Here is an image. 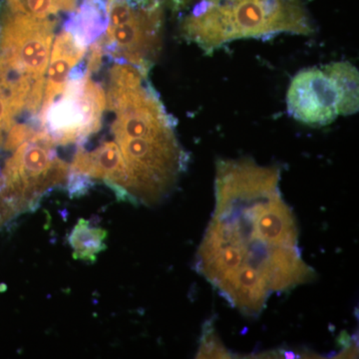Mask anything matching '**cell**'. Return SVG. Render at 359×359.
Listing matches in <instances>:
<instances>
[{
    "mask_svg": "<svg viewBox=\"0 0 359 359\" xmlns=\"http://www.w3.org/2000/svg\"><path fill=\"white\" fill-rule=\"evenodd\" d=\"M323 70L330 76L339 94V115H353L358 111V70L346 61L330 63Z\"/></svg>",
    "mask_w": 359,
    "mask_h": 359,
    "instance_id": "cell-11",
    "label": "cell"
},
{
    "mask_svg": "<svg viewBox=\"0 0 359 359\" xmlns=\"http://www.w3.org/2000/svg\"><path fill=\"white\" fill-rule=\"evenodd\" d=\"M9 221H11V218H9L8 212H7L6 205L0 198V228H2Z\"/></svg>",
    "mask_w": 359,
    "mask_h": 359,
    "instance_id": "cell-13",
    "label": "cell"
},
{
    "mask_svg": "<svg viewBox=\"0 0 359 359\" xmlns=\"http://www.w3.org/2000/svg\"><path fill=\"white\" fill-rule=\"evenodd\" d=\"M280 171L250 159L217 163L214 212L195 268L244 316L255 318L269 297L311 282L299 229L280 191Z\"/></svg>",
    "mask_w": 359,
    "mask_h": 359,
    "instance_id": "cell-1",
    "label": "cell"
},
{
    "mask_svg": "<svg viewBox=\"0 0 359 359\" xmlns=\"http://www.w3.org/2000/svg\"><path fill=\"white\" fill-rule=\"evenodd\" d=\"M106 238L107 231L91 226L87 219H80L68 238L73 250V257L94 263L98 255L107 248Z\"/></svg>",
    "mask_w": 359,
    "mask_h": 359,
    "instance_id": "cell-12",
    "label": "cell"
},
{
    "mask_svg": "<svg viewBox=\"0 0 359 359\" xmlns=\"http://www.w3.org/2000/svg\"><path fill=\"white\" fill-rule=\"evenodd\" d=\"M86 52L87 46L68 30L63 29L56 37L49 59V67H47L43 99L36 122L62 93L69 79L71 71L83 59Z\"/></svg>",
    "mask_w": 359,
    "mask_h": 359,
    "instance_id": "cell-10",
    "label": "cell"
},
{
    "mask_svg": "<svg viewBox=\"0 0 359 359\" xmlns=\"http://www.w3.org/2000/svg\"><path fill=\"white\" fill-rule=\"evenodd\" d=\"M146 74L128 63H116L106 108L114 112L111 131L128 171L133 204L154 205L173 191L188 156Z\"/></svg>",
    "mask_w": 359,
    "mask_h": 359,
    "instance_id": "cell-2",
    "label": "cell"
},
{
    "mask_svg": "<svg viewBox=\"0 0 359 359\" xmlns=\"http://www.w3.org/2000/svg\"><path fill=\"white\" fill-rule=\"evenodd\" d=\"M107 13V29L100 36L105 55L147 73L161 48L163 7L114 0Z\"/></svg>",
    "mask_w": 359,
    "mask_h": 359,
    "instance_id": "cell-6",
    "label": "cell"
},
{
    "mask_svg": "<svg viewBox=\"0 0 359 359\" xmlns=\"http://www.w3.org/2000/svg\"><path fill=\"white\" fill-rule=\"evenodd\" d=\"M106 93L86 67L71 71L58 100L37 121L56 146L83 145L102 128Z\"/></svg>",
    "mask_w": 359,
    "mask_h": 359,
    "instance_id": "cell-5",
    "label": "cell"
},
{
    "mask_svg": "<svg viewBox=\"0 0 359 359\" xmlns=\"http://www.w3.org/2000/svg\"><path fill=\"white\" fill-rule=\"evenodd\" d=\"M55 147L39 128L7 159L0 172V197L14 218L34 211L45 194L67 181L70 166L58 157Z\"/></svg>",
    "mask_w": 359,
    "mask_h": 359,
    "instance_id": "cell-4",
    "label": "cell"
},
{
    "mask_svg": "<svg viewBox=\"0 0 359 359\" xmlns=\"http://www.w3.org/2000/svg\"><path fill=\"white\" fill-rule=\"evenodd\" d=\"M56 20L9 13L0 25V65L14 74L45 79Z\"/></svg>",
    "mask_w": 359,
    "mask_h": 359,
    "instance_id": "cell-7",
    "label": "cell"
},
{
    "mask_svg": "<svg viewBox=\"0 0 359 359\" xmlns=\"http://www.w3.org/2000/svg\"><path fill=\"white\" fill-rule=\"evenodd\" d=\"M68 179H76L90 185V180H102L114 191L118 200L133 204L126 165L115 141H105L93 151L78 146Z\"/></svg>",
    "mask_w": 359,
    "mask_h": 359,
    "instance_id": "cell-9",
    "label": "cell"
},
{
    "mask_svg": "<svg viewBox=\"0 0 359 359\" xmlns=\"http://www.w3.org/2000/svg\"><path fill=\"white\" fill-rule=\"evenodd\" d=\"M287 103L290 114L309 126H325L339 115L337 87L318 68L302 70L292 78Z\"/></svg>",
    "mask_w": 359,
    "mask_h": 359,
    "instance_id": "cell-8",
    "label": "cell"
},
{
    "mask_svg": "<svg viewBox=\"0 0 359 359\" xmlns=\"http://www.w3.org/2000/svg\"><path fill=\"white\" fill-rule=\"evenodd\" d=\"M313 32L302 0H202L182 23V34L205 51L241 39Z\"/></svg>",
    "mask_w": 359,
    "mask_h": 359,
    "instance_id": "cell-3",
    "label": "cell"
},
{
    "mask_svg": "<svg viewBox=\"0 0 359 359\" xmlns=\"http://www.w3.org/2000/svg\"><path fill=\"white\" fill-rule=\"evenodd\" d=\"M112 1H114V0H107V4H111Z\"/></svg>",
    "mask_w": 359,
    "mask_h": 359,
    "instance_id": "cell-14",
    "label": "cell"
}]
</instances>
